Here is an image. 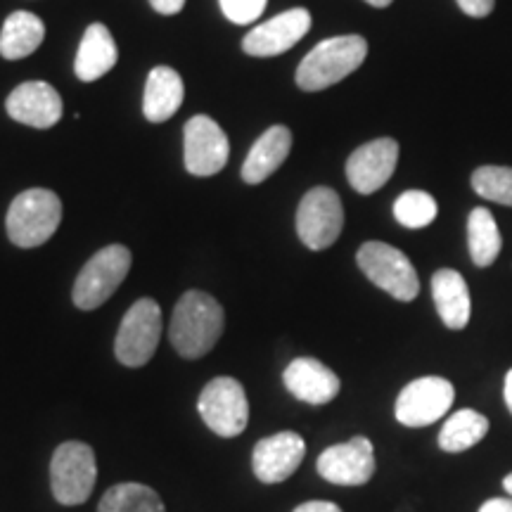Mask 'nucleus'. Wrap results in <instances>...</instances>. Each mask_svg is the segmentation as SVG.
Instances as JSON below:
<instances>
[{
    "label": "nucleus",
    "mask_w": 512,
    "mask_h": 512,
    "mask_svg": "<svg viewBox=\"0 0 512 512\" xmlns=\"http://www.w3.org/2000/svg\"><path fill=\"white\" fill-rule=\"evenodd\" d=\"M368 5H373V8H387V5H392L394 0H366Z\"/></svg>",
    "instance_id": "34"
},
{
    "label": "nucleus",
    "mask_w": 512,
    "mask_h": 512,
    "mask_svg": "<svg viewBox=\"0 0 512 512\" xmlns=\"http://www.w3.org/2000/svg\"><path fill=\"white\" fill-rule=\"evenodd\" d=\"M119 60L117 43L105 24H91L81 38L79 53L74 60V72L81 81H98L107 72H112Z\"/></svg>",
    "instance_id": "21"
},
{
    "label": "nucleus",
    "mask_w": 512,
    "mask_h": 512,
    "mask_svg": "<svg viewBox=\"0 0 512 512\" xmlns=\"http://www.w3.org/2000/svg\"><path fill=\"white\" fill-rule=\"evenodd\" d=\"M306 456V444L297 432H278L254 446V475L264 484H280L290 479Z\"/></svg>",
    "instance_id": "15"
},
{
    "label": "nucleus",
    "mask_w": 512,
    "mask_h": 512,
    "mask_svg": "<svg viewBox=\"0 0 512 512\" xmlns=\"http://www.w3.org/2000/svg\"><path fill=\"white\" fill-rule=\"evenodd\" d=\"M197 411L207 427L219 437H238L247 430L249 403L245 387L233 377H216L202 389Z\"/></svg>",
    "instance_id": "8"
},
{
    "label": "nucleus",
    "mask_w": 512,
    "mask_h": 512,
    "mask_svg": "<svg viewBox=\"0 0 512 512\" xmlns=\"http://www.w3.org/2000/svg\"><path fill=\"white\" fill-rule=\"evenodd\" d=\"M294 512H342V508L328 501H309L299 505V508H294Z\"/></svg>",
    "instance_id": "31"
},
{
    "label": "nucleus",
    "mask_w": 512,
    "mask_h": 512,
    "mask_svg": "<svg viewBox=\"0 0 512 512\" xmlns=\"http://www.w3.org/2000/svg\"><path fill=\"white\" fill-rule=\"evenodd\" d=\"M62 221V202L53 190L31 188L19 192L8 209V238L22 249L41 247L55 235Z\"/></svg>",
    "instance_id": "3"
},
{
    "label": "nucleus",
    "mask_w": 512,
    "mask_h": 512,
    "mask_svg": "<svg viewBox=\"0 0 512 512\" xmlns=\"http://www.w3.org/2000/svg\"><path fill=\"white\" fill-rule=\"evenodd\" d=\"M98 482L95 451L83 441H64L50 460V486L62 505H81L91 498Z\"/></svg>",
    "instance_id": "4"
},
{
    "label": "nucleus",
    "mask_w": 512,
    "mask_h": 512,
    "mask_svg": "<svg viewBox=\"0 0 512 512\" xmlns=\"http://www.w3.org/2000/svg\"><path fill=\"white\" fill-rule=\"evenodd\" d=\"M8 114L31 128H50L62 119L64 105L60 93L46 81H27L8 95Z\"/></svg>",
    "instance_id": "16"
},
{
    "label": "nucleus",
    "mask_w": 512,
    "mask_h": 512,
    "mask_svg": "<svg viewBox=\"0 0 512 512\" xmlns=\"http://www.w3.org/2000/svg\"><path fill=\"white\" fill-rule=\"evenodd\" d=\"M458 5H460V10L465 12V15L479 19V17L491 15L496 0H458Z\"/></svg>",
    "instance_id": "29"
},
{
    "label": "nucleus",
    "mask_w": 512,
    "mask_h": 512,
    "mask_svg": "<svg viewBox=\"0 0 512 512\" xmlns=\"http://www.w3.org/2000/svg\"><path fill=\"white\" fill-rule=\"evenodd\" d=\"M311 29V15L304 8H292L254 27L242 41V50L252 57H275L297 46Z\"/></svg>",
    "instance_id": "13"
},
{
    "label": "nucleus",
    "mask_w": 512,
    "mask_h": 512,
    "mask_svg": "<svg viewBox=\"0 0 512 512\" xmlns=\"http://www.w3.org/2000/svg\"><path fill=\"white\" fill-rule=\"evenodd\" d=\"M162 337V309L155 299H138L121 320L114 354L126 368H140L150 363Z\"/></svg>",
    "instance_id": "7"
},
{
    "label": "nucleus",
    "mask_w": 512,
    "mask_h": 512,
    "mask_svg": "<svg viewBox=\"0 0 512 512\" xmlns=\"http://www.w3.org/2000/svg\"><path fill=\"white\" fill-rule=\"evenodd\" d=\"M368 55L363 36H335L318 43L297 69V86L302 91H323L354 74Z\"/></svg>",
    "instance_id": "2"
},
{
    "label": "nucleus",
    "mask_w": 512,
    "mask_h": 512,
    "mask_svg": "<svg viewBox=\"0 0 512 512\" xmlns=\"http://www.w3.org/2000/svg\"><path fill=\"white\" fill-rule=\"evenodd\" d=\"M503 394H505V403H508V408H510V413H512V368L508 370V375H505Z\"/></svg>",
    "instance_id": "33"
},
{
    "label": "nucleus",
    "mask_w": 512,
    "mask_h": 512,
    "mask_svg": "<svg viewBox=\"0 0 512 512\" xmlns=\"http://www.w3.org/2000/svg\"><path fill=\"white\" fill-rule=\"evenodd\" d=\"M456 401V387L444 377L430 375L413 380L401 389L394 415L406 427H427L451 411Z\"/></svg>",
    "instance_id": "10"
},
{
    "label": "nucleus",
    "mask_w": 512,
    "mask_h": 512,
    "mask_svg": "<svg viewBox=\"0 0 512 512\" xmlns=\"http://www.w3.org/2000/svg\"><path fill=\"white\" fill-rule=\"evenodd\" d=\"M98 512H166V508L155 489L145 484L124 482L105 491Z\"/></svg>",
    "instance_id": "25"
},
{
    "label": "nucleus",
    "mask_w": 512,
    "mask_h": 512,
    "mask_svg": "<svg viewBox=\"0 0 512 512\" xmlns=\"http://www.w3.org/2000/svg\"><path fill=\"white\" fill-rule=\"evenodd\" d=\"M432 297L439 318L448 330H463L470 323L472 302L465 278L453 268H441L432 275Z\"/></svg>",
    "instance_id": "19"
},
{
    "label": "nucleus",
    "mask_w": 512,
    "mask_h": 512,
    "mask_svg": "<svg viewBox=\"0 0 512 512\" xmlns=\"http://www.w3.org/2000/svg\"><path fill=\"white\" fill-rule=\"evenodd\" d=\"M479 512H512V498H491L479 508Z\"/></svg>",
    "instance_id": "32"
},
{
    "label": "nucleus",
    "mask_w": 512,
    "mask_h": 512,
    "mask_svg": "<svg viewBox=\"0 0 512 512\" xmlns=\"http://www.w3.org/2000/svg\"><path fill=\"white\" fill-rule=\"evenodd\" d=\"M283 382L294 399L323 406L330 403L342 389L339 377L316 358H294L285 368Z\"/></svg>",
    "instance_id": "17"
},
{
    "label": "nucleus",
    "mask_w": 512,
    "mask_h": 512,
    "mask_svg": "<svg viewBox=\"0 0 512 512\" xmlns=\"http://www.w3.org/2000/svg\"><path fill=\"white\" fill-rule=\"evenodd\" d=\"M467 242H470V256L479 268L491 266L498 259L503 247L501 230L489 209L477 207L472 209L467 219Z\"/></svg>",
    "instance_id": "23"
},
{
    "label": "nucleus",
    "mask_w": 512,
    "mask_h": 512,
    "mask_svg": "<svg viewBox=\"0 0 512 512\" xmlns=\"http://www.w3.org/2000/svg\"><path fill=\"white\" fill-rule=\"evenodd\" d=\"M472 188L484 200L512 207V169L508 166H482L472 174Z\"/></svg>",
    "instance_id": "27"
},
{
    "label": "nucleus",
    "mask_w": 512,
    "mask_h": 512,
    "mask_svg": "<svg viewBox=\"0 0 512 512\" xmlns=\"http://www.w3.org/2000/svg\"><path fill=\"white\" fill-rule=\"evenodd\" d=\"M223 309L207 292L190 290L178 299L171 316L169 337L183 358H202L223 335Z\"/></svg>",
    "instance_id": "1"
},
{
    "label": "nucleus",
    "mask_w": 512,
    "mask_h": 512,
    "mask_svg": "<svg viewBox=\"0 0 512 512\" xmlns=\"http://www.w3.org/2000/svg\"><path fill=\"white\" fill-rule=\"evenodd\" d=\"M486 432H489V420L472 408H463L444 422L439 432V448L446 453L467 451V448L477 446L486 437Z\"/></svg>",
    "instance_id": "24"
},
{
    "label": "nucleus",
    "mask_w": 512,
    "mask_h": 512,
    "mask_svg": "<svg viewBox=\"0 0 512 512\" xmlns=\"http://www.w3.org/2000/svg\"><path fill=\"white\" fill-rule=\"evenodd\" d=\"M128 271H131V252L124 245H110L100 249L88 264L81 268L74 283V304L81 311L98 309L119 290Z\"/></svg>",
    "instance_id": "6"
},
{
    "label": "nucleus",
    "mask_w": 512,
    "mask_h": 512,
    "mask_svg": "<svg viewBox=\"0 0 512 512\" xmlns=\"http://www.w3.org/2000/svg\"><path fill=\"white\" fill-rule=\"evenodd\" d=\"M230 143L211 117L197 114L185 124V169L192 176H214L228 164Z\"/></svg>",
    "instance_id": "12"
},
{
    "label": "nucleus",
    "mask_w": 512,
    "mask_h": 512,
    "mask_svg": "<svg viewBox=\"0 0 512 512\" xmlns=\"http://www.w3.org/2000/svg\"><path fill=\"white\" fill-rule=\"evenodd\" d=\"M223 15L233 24H252L264 15L268 0H219Z\"/></svg>",
    "instance_id": "28"
},
{
    "label": "nucleus",
    "mask_w": 512,
    "mask_h": 512,
    "mask_svg": "<svg viewBox=\"0 0 512 512\" xmlns=\"http://www.w3.org/2000/svg\"><path fill=\"white\" fill-rule=\"evenodd\" d=\"M185 100V86L181 74L171 67H155L147 76L143 112L152 124H164L178 112Z\"/></svg>",
    "instance_id": "20"
},
{
    "label": "nucleus",
    "mask_w": 512,
    "mask_h": 512,
    "mask_svg": "<svg viewBox=\"0 0 512 512\" xmlns=\"http://www.w3.org/2000/svg\"><path fill=\"white\" fill-rule=\"evenodd\" d=\"M503 486H505V491H508V494L512 496V472H510V475H508V477H505V479H503Z\"/></svg>",
    "instance_id": "35"
},
{
    "label": "nucleus",
    "mask_w": 512,
    "mask_h": 512,
    "mask_svg": "<svg viewBox=\"0 0 512 512\" xmlns=\"http://www.w3.org/2000/svg\"><path fill=\"white\" fill-rule=\"evenodd\" d=\"M292 150V131L287 126H271L249 150L242 164V178L249 185L264 183L285 164Z\"/></svg>",
    "instance_id": "18"
},
{
    "label": "nucleus",
    "mask_w": 512,
    "mask_h": 512,
    "mask_svg": "<svg viewBox=\"0 0 512 512\" xmlns=\"http://www.w3.org/2000/svg\"><path fill=\"white\" fill-rule=\"evenodd\" d=\"M46 38V24L34 12L17 10L5 19L3 31H0V55L5 60H22L41 48Z\"/></svg>",
    "instance_id": "22"
},
{
    "label": "nucleus",
    "mask_w": 512,
    "mask_h": 512,
    "mask_svg": "<svg viewBox=\"0 0 512 512\" xmlns=\"http://www.w3.org/2000/svg\"><path fill=\"white\" fill-rule=\"evenodd\" d=\"M159 15H178L185 8V0H150Z\"/></svg>",
    "instance_id": "30"
},
{
    "label": "nucleus",
    "mask_w": 512,
    "mask_h": 512,
    "mask_svg": "<svg viewBox=\"0 0 512 512\" xmlns=\"http://www.w3.org/2000/svg\"><path fill=\"white\" fill-rule=\"evenodd\" d=\"M318 475L337 486H361L375 475V448L368 437H351L318 456Z\"/></svg>",
    "instance_id": "11"
},
{
    "label": "nucleus",
    "mask_w": 512,
    "mask_h": 512,
    "mask_svg": "<svg viewBox=\"0 0 512 512\" xmlns=\"http://www.w3.org/2000/svg\"><path fill=\"white\" fill-rule=\"evenodd\" d=\"M437 214H439V204L430 192L408 190L394 202L396 221H399L401 226L413 228V230L427 228L434 219H437Z\"/></svg>",
    "instance_id": "26"
},
{
    "label": "nucleus",
    "mask_w": 512,
    "mask_h": 512,
    "mask_svg": "<svg viewBox=\"0 0 512 512\" xmlns=\"http://www.w3.org/2000/svg\"><path fill=\"white\" fill-rule=\"evenodd\" d=\"M356 261L370 283L392 294L399 302H413L420 294L418 273L401 249L387 242H366L358 249Z\"/></svg>",
    "instance_id": "5"
},
{
    "label": "nucleus",
    "mask_w": 512,
    "mask_h": 512,
    "mask_svg": "<svg viewBox=\"0 0 512 512\" xmlns=\"http://www.w3.org/2000/svg\"><path fill=\"white\" fill-rule=\"evenodd\" d=\"M399 162V143L394 138H377L351 152L347 178L361 195H373L389 181Z\"/></svg>",
    "instance_id": "14"
},
{
    "label": "nucleus",
    "mask_w": 512,
    "mask_h": 512,
    "mask_svg": "<svg viewBox=\"0 0 512 512\" xmlns=\"http://www.w3.org/2000/svg\"><path fill=\"white\" fill-rule=\"evenodd\" d=\"M344 228V207L332 188H313L306 192L297 209L299 240L313 252L328 249L337 242Z\"/></svg>",
    "instance_id": "9"
}]
</instances>
